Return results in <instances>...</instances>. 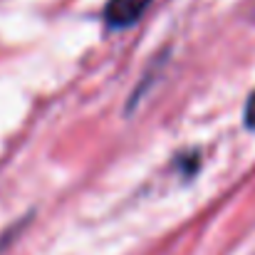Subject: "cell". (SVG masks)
<instances>
[{
	"label": "cell",
	"mask_w": 255,
	"mask_h": 255,
	"mask_svg": "<svg viewBox=\"0 0 255 255\" xmlns=\"http://www.w3.org/2000/svg\"><path fill=\"white\" fill-rule=\"evenodd\" d=\"M243 124L255 131V89L248 97V104H246V112H243Z\"/></svg>",
	"instance_id": "cell-3"
},
{
	"label": "cell",
	"mask_w": 255,
	"mask_h": 255,
	"mask_svg": "<svg viewBox=\"0 0 255 255\" xmlns=\"http://www.w3.org/2000/svg\"><path fill=\"white\" fill-rule=\"evenodd\" d=\"M151 5V0H109L104 5V22L109 30L131 27Z\"/></svg>",
	"instance_id": "cell-1"
},
{
	"label": "cell",
	"mask_w": 255,
	"mask_h": 255,
	"mask_svg": "<svg viewBox=\"0 0 255 255\" xmlns=\"http://www.w3.org/2000/svg\"><path fill=\"white\" fill-rule=\"evenodd\" d=\"M198 166H201V154H198L196 149H191V151H186V154H178L176 161H173V169L181 171L183 178H191V176L198 171Z\"/></svg>",
	"instance_id": "cell-2"
},
{
	"label": "cell",
	"mask_w": 255,
	"mask_h": 255,
	"mask_svg": "<svg viewBox=\"0 0 255 255\" xmlns=\"http://www.w3.org/2000/svg\"><path fill=\"white\" fill-rule=\"evenodd\" d=\"M22 226H27V218H20V221H17L12 228H7V231L0 236V251H2V248H7V243H10V241L20 233V228H22Z\"/></svg>",
	"instance_id": "cell-4"
}]
</instances>
